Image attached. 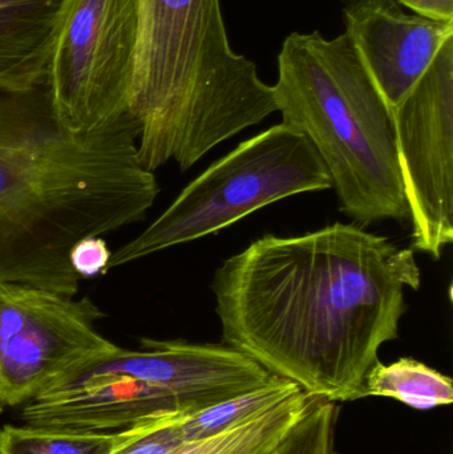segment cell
I'll return each mask as SVG.
<instances>
[{
  "instance_id": "obj_1",
  "label": "cell",
  "mask_w": 453,
  "mask_h": 454,
  "mask_svg": "<svg viewBox=\"0 0 453 454\" xmlns=\"http://www.w3.org/2000/svg\"><path fill=\"white\" fill-rule=\"evenodd\" d=\"M420 285L412 248L337 223L263 235L223 262L212 291L223 344L308 394L348 403L398 339L404 291Z\"/></svg>"
},
{
  "instance_id": "obj_2",
  "label": "cell",
  "mask_w": 453,
  "mask_h": 454,
  "mask_svg": "<svg viewBox=\"0 0 453 454\" xmlns=\"http://www.w3.org/2000/svg\"><path fill=\"white\" fill-rule=\"evenodd\" d=\"M138 136L136 117L93 135L69 132L48 77L0 87V283L76 298L74 246L141 223L159 196Z\"/></svg>"
},
{
  "instance_id": "obj_3",
  "label": "cell",
  "mask_w": 453,
  "mask_h": 454,
  "mask_svg": "<svg viewBox=\"0 0 453 454\" xmlns=\"http://www.w3.org/2000/svg\"><path fill=\"white\" fill-rule=\"evenodd\" d=\"M132 111L138 157L183 172L277 112L273 85L231 48L221 0H137Z\"/></svg>"
},
{
  "instance_id": "obj_4",
  "label": "cell",
  "mask_w": 453,
  "mask_h": 454,
  "mask_svg": "<svg viewBox=\"0 0 453 454\" xmlns=\"http://www.w3.org/2000/svg\"><path fill=\"white\" fill-rule=\"evenodd\" d=\"M273 90L282 122L324 161L343 215L362 225L409 220L393 114L348 35L290 34Z\"/></svg>"
},
{
  "instance_id": "obj_5",
  "label": "cell",
  "mask_w": 453,
  "mask_h": 454,
  "mask_svg": "<svg viewBox=\"0 0 453 454\" xmlns=\"http://www.w3.org/2000/svg\"><path fill=\"white\" fill-rule=\"evenodd\" d=\"M330 188L310 141L290 125H274L194 178L159 218L112 253L108 271L215 234L281 200Z\"/></svg>"
},
{
  "instance_id": "obj_6",
  "label": "cell",
  "mask_w": 453,
  "mask_h": 454,
  "mask_svg": "<svg viewBox=\"0 0 453 454\" xmlns=\"http://www.w3.org/2000/svg\"><path fill=\"white\" fill-rule=\"evenodd\" d=\"M137 0H63L48 85L69 132L93 135L135 117Z\"/></svg>"
},
{
  "instance_id": "obj_7",
  "label": "cell",
  "mask_w": 453,
  "mask_h": 454,
  "mask_svg": "<svg viewBox=\"0 0 453 454\" xmlns=\"http://www.w3.org/2000/svg\"><path fill=\"white\" fill-rule=\"evenodd\" d=\"M103 317L88 296L0 283V413L116 348L96 328Z\"/></svg>"
},
{
  "instance_id": "obj_8",
  "label": "cell",
  "mask_w": 453,
  "mask_h": 454,
  "mask_svg": "<svg viewBox=\"0 0 453 454\" xmlns=\"http://www.w3.org/2000/svg\"><path fill=\"white\" fill-rule=\"evenodd\" d=\"M391 114L412 250L439 259L453 242V39Z\"/></svg>"
},
{
  "instance_id": "obj_9",
  "label": "cell",
  "mask_w": 453,
  "mask_h": 454,
  "mask_svg": "<svg viewBox=\"0 0 453 454\" xmlns=\"http://www.w3.org/2000/svg\"><path fill=\"white\" fill-rule=\"evenodd\" d=\"M90 363L136 379L191 413L261 388L277 378L244 352L223 343L141 339V349L116 346Z\"/></svg>"
},
{
  "instance_id": "obj_10",
  "label": "cell",
  "mask_w": 453,
  "mask_h": 454,
  "mask_svg": "<svg viewBox=\"0 0 453 454\" xmlns=\"http://www.w3.org/2000/svg\"><path fill=\"white\" fill-rule=\"evenodd\" d=\"M343 16L345 34L390 111L453 39V21L407 13L396 0H348Z\"/></svg>"
},
{
  "instance_id": "obj_11",
  "label": "cell",
  "mask_w": 453,
  "mask_h": 454,
  "mask_svg": "<svg viewBox=\"0 0 453 454\" xmlns=\"http://www.w3.org/2000/svg\"><path fill=\"white\" fill-rule=\"evenodd\" d=\"M63 0H0V87L29 88L48 77Z\"/></svg>"
},
{
  "instance_id": "obj_12",
  "label": "cell",
  "mask_w": 453,
  "mask_h": 454,
  "mask_svg": "<svg viewBox=\"0 0 453 454\" xmlns=\"http://www.w3.org/2000/svg\"><path fill=\"white\" fill-rule=\"evenodd\" d=\"M316 399L314 395L300 391L244 426L184 442L169 454H269L297 426Z\"/></svg>"
},
{
  "instance_id": "obj_13",
  "label": "cell",
  "mask_w": 453,
  "mask_h": 454,
  "mask_svg": "<svg viewBox=\"0 0 453 454\" xmlns=\"http://www.w3.org/2000/svg\"><path fill=\"white\" fill-rule=\"evenodd\" d=\"M370 396L391 397L415 410H433L451 404L453 381L411 357H401L390 364L378 360L367 372L359 392V399Z\"/></svg>"
},
{
  "instance_id": "obj_14",
  "label": "cell",
  "mask_w": 453,
  "mask_h": 454,
  "mask_svg": "<svg viewBox=\"0 0 453 454\" xmlns=\"http://www.w3.org/2000/svg\"><path fill=\"white\" fill-rule=\"evenodd\" d=\"M302 391L297 384L277 376L261 388L186 415L181 424L184 442L205 439L249 423Z\"/></svg>"
},
{
  "instance_id": "obj_15",
  "label": "cell",
  "mask_w": 453,
  "mask_h": 454,
  "mask_svg": "<svg viewBox=\"0 0 453 454\" xmlns=\"http://www.w3.org/2000/svg\"><path fill=\"white\" fill-rule=\"evenodd\" d=\"M117 432H77L32 427L0 429V454H108Z\"/></svg>"
},
{
  "instance_id": "obj_16",
  "label": "cell",
  "mask_w": 453,
  "mask_h": 454,
  "mask_svg": "<svg viewBox=\"0 0 453 454\" xmlns=\"http://www.w3.org/2000/svg\"><path fill=\"white\" fill-rule=\"evenodd\" d=\"M338 403L316 396L306 415L269 454H338Z\"/></svg>"
},
{
  "instance_id": "obj_17",
  "label": "cell",
  "mask_w": 453,
  "mask_h": 454,
  "mask_svg": "<svg viewBox=\"0 0 453 454\" xmlns=\"http://www.w3.org/2000/svg\"><path fill=\"white\" fill-rule=\"evenodd\" d=\"M189 412H160L145 416L117 432L108 454H169L184 442L181 424Z\"/></svg>"
},
{
  "instance_id": "obj_18",
  "label": "cell",
  "mask_w": 453,
  "mask_h": 454,
  "mask_svg": "<svg viewBox=\"0 0 453 454\" xmlns=\"http://www.w3.org/2000/svg\"><path fill=\"white\" fill-rule=\"evenodd\" d=\"M112 253L101 237L79 240L69 254L72 269L80 278L96 277L108 272Z\"/></svg>"
},
{
  "instance_id": "obj_19",
  "label": "cell",
  "mask_w": 453,
  "mask_h": 454,
  "mask_svg": "<svg viewBox=\"0 0 453 454\" xmlns=\"http://www.w3.org/2000/svg\"><path fill=\"white\" fill-rule=\"evenodd\" d=\"M412 13L435 20L453 21V0H396Z\"/></svg>"
}]
</instances>
